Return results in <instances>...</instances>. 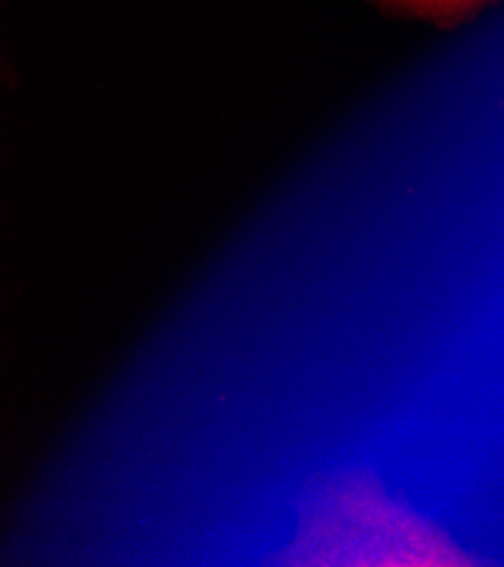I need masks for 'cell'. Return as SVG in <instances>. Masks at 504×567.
I'll list each match as a JSON object with an SVG mask.
<instances>
[{"instance_id": "1", "label": "cell", "mask_w": 504, "mask_h": 567, "mask_svg": "<svg viewBox=\"0 0 504 567\" xmlns=\"http://www.w3.org/2000/svg\"><path fill=\"white\" fill-rule=\"evenodd\" d=\"M394 3H403L414 10L432 12V14H451V12H462L466 8H473L480 3V0H394Z\"/></svg>"}]
</instances>
